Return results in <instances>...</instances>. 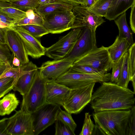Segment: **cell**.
I'll use <instances>...</instances> for the list:
<instances>
[{
    "mask_svg": "<svg viewBox=\"0 0 135 135\" xmlns=\"http://www.w3.org/2000/svg\"><path fill=\"white\" fill-rule=\"evenodd\" d=\"M8 118H4L1 119L0 120V123L4 121L7 119Z\"/></svg>",
    "mask_w": 135,
    "mask_h": 135,
    "instance_id": "cell-51",
    "label": "cell"
},
{
    "mask_svg": "<svg viewBox=\"0 0 135 135\" xmlns=\"http://www.w3.org/2000/svg\"><path fill=\"white\" fill-rule=\"evenodd\" d=\"M89 113H86L84 123L80 135H91L93 134L95 127L91 120Z\"/></svg>",
    "mask_w": 135,
    "mask_h": 135,
    "instance_id": "cell-34",
    "label": "cell"
},
{
    "mask_svg": "<svg viewBox=\"0 0 135 135\" xmlns=\"http://www.w3.org/2000/svg\"><path fill=\"white\" fill-rule=\"evenodd\" d=\"M12 64L15 66L18 67L19 66L21 63L19 60L16 56H14V58L12 61Z\"/></svg>",
    "mask_w": 135,
    "mask_h": 135,
    "instance_id": "cell-45",
    "label": "cell"
},
{
    "mask_svg": "<svg viewBox=\"0 0 135 135\" xmlns=\"http://www.w3.org/2000/svg\"><path fill=\"white\" fill-rule=\"evenodd\" d=\"M70 4L73 6L80 4L85 7V0H56Z\"/></svg>",
    "mask_w": 135,
    "mask_h": 135,
    "instance_id": "cell-41",
    "label": "cell"
},
{
    "mask_svg": "<svg viewBox=\"0 0 135 135\" xmlns=\"http://www.w3.org/2000/svg\"><path fill=\"white\" fill-rule=\"evenodd\" d=\"M131 8L130 24L132 31L134 33H135V4H134Z\"/></svg>",
    "mask_w": 135,
    "mask_h": 135,
    "instance_id": "cell-39",
    "label": "cell"
},
{
    "mask_svg": "<svg viewBox=\"0 0 135 135\" xmlns=\"http://www.w3.org/2000/svg\"><path fill=\"white\" fill-rule=\"evenodd\" d=\"M74 63L86 65L106 73L112 68V62L107 47H97L76 60Z\"/></svg>",
    "mask_w": 135,
    "mask_h": 135,
    "instance_id": "cell-7",
    "label": "cell"
},
{
    "mask_svg": "<svg viewBox=\"0 0 135 135\" xmlns=\"http://www.w3.org/2000/svg\"><path fill=\"white\" fill-rule=\"evenodd\" d=\"M11 27V26L3 22L0 20V28H3Z\"/></svg>",
    "mask_w": 135,
    "mask_h": 135,
    "instance_id": "cell-47",
    "label": "cell"
},
{
    "mask_svg": "<svg viewBox=\"0 0 135 135\" xmlns=\"http://www.w3.org/2000/svg\"><path fill=\"white\" fill-rule=\"evenodd\" d=\"M57 1L56 0H39V5H42L51 3Z\"/></svg>",
    "mask_w": 135,
    "mask_h": 135,
    "instance_id": "cell-44",
    "label": "cell"
},
{
    "mask_svg": "<svg viewBox=\"0 0 135 135\" xmlns=\"http://www.w3.org/2000/svg\"><path fill=\"white\" fill-rule=\"evenodd\" d=\"M95 83L71 89L62 106L65 110L71 114L80 112L90 103Z\"/></svg>",
    "mask_w": 135,
    "mask_h": 135,
    "instance_id": "cell-5",
    "label": "cell"
},
{
    "mask_svg": "<svg viewBox=\"0 0 135 135\" xmlns=\"http://www.w3.org/2000/svg\"><path fill=\"white\" fill-rule=\"evenodd\" d=\"M72 5L59 1L42 5H39L34 10L43 18L45 16L59 11H72Z\"/></svg>",
    "mask_w": 135,
    "mask_h": 135,
    "instance_id": "cell-20",
    "label": "cell"
},
{
    "mask_svg": "<svg viewBox=\"0 0 135 135\" xmlns=\"http://www.w3.org/2000/svg\"><path fill=\"white\" fill-rule=\"evenodd\" d=\"M18 33L26 49L28 55L37 59L45 55L46 48L36 38L21 26L12 27Z\"/></svg>",
    "mask_w": 135,
    "mask_h": 135,
    "instance_id": "cell-14",
    "label": "cell"
},
{
    "mask_svg": "<svg viewBox=\"0 0 135 135\" xmlns=\"http://www.w3.org/2000/svg\"><path fill=\"white\" fill-rule=\"evenodd\" d=\"M110 73L87 74L74 71L70 68L55 80L57 83L71 89L93 83H102L109 81Z\"/></svg>",
    "mask_w": 135,
    "mask_h": 135,
    "instance_id": "cell-4",
    "label": "cell"
},
{
    "mask_svg": "<svg viewBox=\"0 0 135 135\" xmlns=\"http://www.w3.org/2000/svg\"><path fill=\"white\" fill-rule=\"evenodd\" d=\"M47 80L41 76L38 68L31 86L22 96L21 108L32 114L46 103L45 85Z\"/></svg>",
    "mask_w": 135,
    "mask_h": 135,
    "instance_id": "cell-3",
    "label": "cell"
},
{
    "mask_svg": "<svg viewBox=\"0 0 135 135\" xmlns=\"http://www.w3.org/2000/svg\"><path fill=\"white\" fill-rule=\"evenodd\" d=\"M7 120L0 123V135H6V128Z\"/></svg>",
    "mask_w": 135,
    "mask_h": 135,
    "instance_id": "cell-43",
    "label": "cell"
},
{
    "mask_svg": "<svg viewBox=\"0 0 135 135\" xmlns=\"http://www.w3.org/2000/svg\"><path fill=\"white\" fill-rule=\"evenodd\" d=\"M12 55L11 51L7 44H0V60L5 63L10 60Z\"/></svg>",
    "mask_w": 135,
    "mask_h": 135,
    "instance_id": "cell-38",
    "label": "cell"
},
{
    "mask_svg": "<svg viewBox=\"0 0 135 135\" xmlns=\"http://www.w3.org/2000/svg\"><path fill=\"white\" fill-rule=\"evenodd\" d=\"M81 29L78 28L72 29L56 42L46 48L45 55L54 60L64 58L73 49Z\"/></svg>",
    "mask_w": 135,
    "mask_h": 135,
    "instance_id": "cell-9",
    "label": "cell"
},
{
    "mask_svg": "<svg viewBox=\"0 0 135 135\" xmlns=\"http://www.w3.org/2000/svg\"><path fill=\"white\" fill-rule=\"evenodd\" d=\"M0 11L13 20L15 23L26 16V12L11 6L1 7Z\"/></svg>",
    "mask_w": 135,
    "mask_h": 135,
    "instance_id": "cell-31",
    "label": "cell"
},
{
    "mask_svg": "<svg viewBox=\"0 0 135 135\" xmlns=\"http://www.w3.org/2000/svg\"><path fill=\"white\" fill-rule=\"evenodd\" d=\"M5 68L3 73L0 75V79L7 77H11L16 82L19 78L26 71V64L20 65L16 68H13L10 65V62L8 61L5 63Z\"/></svg>",
    "mask_w": 135,
    "mask_h": 135,
    "instance_id": "cell-23",
    "label": "cell"
},
{
    "mask_svg": "<svg viewBox=\"0 0 135 135\" xmlns=\"http://www.w3.org/2000/svg\"><path fill=\"white\" fill-rule=\"evenodd\" d=\"M11 6L22 10H33L39 5V0H18L11 2Z\"/></svg>",
    "mask_w": 135,
    "mask_h": 135,
    "instance_id": "cell-29",
    "label": "cell"
},
{
    "mask_svg": "<svg viewBox=\"0 0 135 135\" xmlns=\"http://www.w3.org/2000/svg\"><path fill=\"white\" fill-rule=\"evenodd\" d=\"M7 45L15 56L25 64L30 61L26 49L18 33L12 27L7 28L6 31Z\"/></svg>",
    "mask_w": 135,
    "mask_h": 135,
    "instance_id": "cell-16",
    "label": "cell"
},
{
    "mask_svg": "<svg viewBox=\"0 0 135 135\" xmlns=\"http://www.w3.org/2000/svg\"><path fill=\"white\" fill-rule=\"evenodd\" d=\"M6 68L5 65L3 66L0 69V75L3 73Z\"/></svg>",
    "mask_w": 135,
    "mask_h": 135,
    "instance_id": "cell-48",
    "label": "cell"
},
{
    "mask_svg": "<svg viewBox=\"0 0 135 135\" xmlns=\"http://www.w3.org/2000/svg\"><path fill=\"white\" fill-rule=\"evenodd\" d=\"M135 94L128 87L104 82L92 94L90 103L95 112L129 110L134 105Z\"/></svg>",
    "mask_w": 135,
    "mask_h": 135,
    "instance_id": "cell-1",
    "label": "cell"
},
{
    "mask_svg": "<svg viewBox=\"0 0 135 135\" xmlns=\"http://www.w3.org/2000/svg\"><path fill=\"white\" fill-rule=\"evenodd\" d=\"M44 19L41 16L32 10L27 11L26 16L15 23L14 26L34 25H43Z\"/></svg>",
    "mask_w": 135,
    "mask_h": 135,
    "instance_id": "cell-24",
    "label": "cell"
},
{
    "mask_svg": "<svg viewBox=\"0 0 135 135\" xmlns=\"http://www.w3.org/2000/svg\"><path fill=\"white\" fill-rule=\"evenodd\" d=\"M34 117L21 108L6 120V135H34Z\"/></svg>",
    "mask_w": 135,
    "mask_h": 135,
    "instance_id": "cell-6",
    "label": "cell"
},
{
    "mask_svg": "<svg viewBox=\"0 0 135 135\" xmlns=\"http://www.w3.org/2000/svg\"><path fill=\"white\" fill-rule=\"evenodd\" d=\"M7 28H0V44H7L6 31Z\"/></svg>",
    "mask_w": 135,
    "mask_h": 135,
    "instance_id": "cell-42",
    "label": "cell"
},
{
    "mask_svg": "<svg viewBox=\"0 0 135 135\" xmlns=\"http://www.w3.org/2000/svg\"><path fill=\"white\" fill-rule=\"evenodd\" d=\"M5 65V63L0 60V69Z\"/></svg>",
    "mask_w": 135,
    "mask_h": 135,
    "instance_id": "cell-49",
    "label": "cell"
},
{
    "mask_svg": "<svg viewBox=\"0 0 135 135\" xmlns=\"http://www.w3.org/2000/svg\"><path fill=\"white\" fill-rule=\"evenodd\" d=\"M18 0H0V1L7 2H11L16 1Z\"/></svg>",
    "mask_w": 135,
    "mask_h": 135,
    "instance_id": "cell-50",
    "label": "cell"
},
{
    "mask_svg": "<svg viewBox=\"0 0 135 135\" xmlns=\"http://www.w3.org/2000/svg\"><path fill=\"white\" fill-rule=\"evenodd\" d=\"M96 0H95V1Z\"/></svg>",
    "mask_w": 135,
    "mask_h": 135,
    "instance_id": "cell-52",
    "label": "cell"
},
{
    "mask_svg": "<svg viewBox=\"0 0 135 135\" xmlns=\"http://www.w3.org/2000/svg\"><path fill=\"white\" fill-rule=\"evenodd\" d=\"M75 60L64 58L44 62L38 69L41 76L47 80H55L71 68Z\"/></svg>",
    "mask_w": 135,
    "mask_h": 135,
    "instance_id": "cell-13",
    "label": "cell"
},
{
    "mask_svg": "<svg viewBox=\"0 0 135 135\" xmlns=\"http://www.w3.org/2000/svg\"><path fill=\"white\" fill-rule=\"evenodd\" d=\"M128 53L127 52L124 55L123 64L119 80L116 84L125 88H127L130 81V75L128 64Z\"/></svg>",
    "mask_w": 135,
    "mask_h": 135,
    "instance_id": "cell-25",
    "label": "cell"
},
{
    "mask_svg": "<svg viewBox=\"0 0 135 135\" xmlns=\"http://www.w3.org/2000/svg\"><path fill=\"white\" fill-rule=\"evenodd\" d=\"M0 20L3 22L12 27L14 26L15 21L6 14L0 11Z\"/></svg>",
    "mask_w": 135,
    "mask_h": 135,
    "instance_id": "cell-40",
    "label": "cell"
},
{
    "mask_svg": "<svg viewBox=\"0 0 135 135\" xmlns=\"http://www.w3.org/2000/svg\"><path fill=\"white\" fill-rule=\"evenodd\" d=\"M126 13L125 12L114 20L115 23L119 30L118 36L121 38L126 39L131 45L134 42L132 34L128 25L126 19Z\"/></svg>",
    "mask_w": 135,
    "mask_h": 135,
    "instance_id": "cell-22",
    "label": "cell"
},
{
    "mask_svg": "<svg viewBox=\"0 0 135 135\" xmlns=\"http://www.w3.org/2000/svg\"><path fill=\"white\" fill-rule=\"evenodd\" d=\"M135 4V0H112L105 18L114 20Z\"/></svg>",
    "mask_w": 135,
    "mask_h": 135,
    "instance_id": "cell-18",
    "label": "cell"
},
{
    "mask_svg": "<svg viewBox=\"0 0 135 135\" xmlns=\"http://www.w3.org/2000/svg\"><path fill=\"white\" fill-rule=\"evenodd\" d=\"M38 68L31 61L26 64V71L18 79L13 90L18 92L22 96L24 95L31 86Z\"/></svg>",
    "mask_w": 135,
    "mask_h": 135,
    "instance_id": "cell-17",
    "label": "cell"
},
{
    "mask_svg": "<svg viewBox=\"0 0 135 135\" xmlns=\"http://www.w3.org/2000/svg\"><path fill=\"white\" fill-rule=\"evenodd\" d=\"M60 106L46 103L32 113L34 119V135H37L54 123Z\"/></svg>",
    "mask_w": 135,
    "mask_h": 135,
    "instance_id": "cell-10",
    "label": "cell"
},
{
    "mask_svg": "<svg viewBox=\"0 0 135 135\" xmlns=\"http://www.w3.org/2000/svg\"><path fill=\"white\" fill-rule=\"evenodd\" d=\"M72 11L75 16L72 29L86 27L95 32L97 27L105 21L103 17L96 15L80 4L74 6Z\"/></svg>",
    "mask_w": 135,
    "mask_h": 135,
    "instance_id": "cell-12",
    "label": "cell"
},
{
    "mask_svg": "<svg viewBox=\"0 0 135 135\" xmlns=\"http://www.w3.org/2000/svg\"><path fill=\"white\" fill-rule=\"evenodd\" d=\"M123 56L117 62H112V72L111 74L110 82L117 84L118 82L123 61Z\"/></svg>",
    "mask_w": 135,
    "mask_h": 135,
    "instance_id": "cell-33",
    "label": "cell"
},
{
    "mask_svg": "<svg viewBox=\"0 0 135 135\" xmlns=\"http://www.w3.org/2000/svg\"><path fill=\"white\" fill-rule=\"evenodd\" d=\"M56 119L61 121L67 126L74 133L77 125L73 119L71 114L67 111L62 110L60 108L57 112Z\"/></svg>",
    "mask_w": 135,
    "mask_h": 135,
    "instance_id": "cell-27",
    "label": "cell"
},
{
    "mask_svg": "<svg viewBox=\"0 0 135 135\" xmlns=\"http://www.w3.org/2000/svg\"><path fill=\"white\" fill-rule=\"evenodd\" d=\"M43 26L49 33L59 34L72 29L75 19L72 11L56 12L46 15Z\"/></svg>",
    "mask_w": 135,
    "mask_h": 135,
    "instance_id": "cell-8",
    "label": "cell"
},
{
    "mask_svg": "<svg viewBox=\"0 0 135 135\" xmlns=\"http://www.w3.org/2000/svg\"><path fill=\"white\" fill-rule=\"evenodd\" d=\"M126 135H135V106L133 105L131 109Z\"/></svg>",
    "mask_w": 135,
    "mask_h": 135,
    "instance_id": "cell-36",
    "label": "cell"
},
{
    "mask_svg": "<svg viewBox=\"0 0 135 135\" xmlns=\"http://www.w3.org/2000/svg\"><path fill=\"white\" fill-rule=\"evenodd\" d=\"M81 28L73 49L64 58L72 59L75 61L97 47L95 32L86 27Z\"/></svg>",
    "mask_w": 135,
    "mask_h": 135,
    "instance_id": "cell-11",
    "label": "cell"
},
{
    "mask_svg": "<svg viewBox=\"0 0 135 135\" xmlns=\"http://www.w3.org/2000/svg\"><path fill=\"white\" fill-rule=\"evenodd\" d=\"M16 82L11 77L0 79V98L13 90Z\"/></svg>",
    "mask_w": 135,
    "mask_h": 135,
    "instance_id": "cell-32",
    "label": "cell"
},
{
    "mask_svg": "<svg viewBox=\"0 0 135 135\" xmlns=\"http://www.w3.org/2000/svg\"><path fill=\"white\" fill-rule=\"evenodd\" d=\"M70 69L75 71L84 74H92L102 73L97 70L90 66L74 63Z\"/></svg>",
    "mask_w": 135,
    "mask_h": 135,
    "instance_id": "cell-35",
    "label": "cell"
},
{
    "mask_svg": "<svg viewBox=\"0 0 135 135\" xmlns=\"http://www.w3.org/2000/svg\"><path fill=\"white\" fill-rule=\"evenodd\" d=\"M55 135H75L66 125L56 119L55 122Z\"/></svg>",
    "mask_w": 135,
    "mask_h": 135,
    "instance_id": "cell-37",
    "label": "cell"
},
{
    "mask_svg": "<svg viewBox=\"0 0 135 135\" xmlns=\"http://www.w3.org/2000/svg\"><path fill=\"white\" fill-rule=\"evenodd\" d=\"M112 0H96L88 9L98 16L105 17Z\"/></svg>",
    "mask_w": 135,
    "mask_h": 135,
    "instance_id": "cell-26",
    "label": "cell"
},
{
    "mask_svg": "<svg viewBox=\"0 0 135 135\" xmlns=\"http://www.w3.org/2000/svg\"><path fill=\"white\" fill-rule=\"evenodd\" d=\"M20 26L23 28L32 36L38 39L49 33L48 30L43 25H28Z\"/></svg>",
    "mask_w": 135,
    "mask_h": 135,
    "instance_id": "cell-30",
    "label": "cell"
},
{
    "mask_svg": "<svg viewBox=\"0 0 135 135\" xmlns=\"http://www.w3.org/2000/svg\"><path fill=\"white\" fill-rule=\"evenodd\" d=\"M128 52L130 81L132 82L133 89V91L135 93V44L134 42L131 45Z\"/></svg>",
    "mask_w": 135,
    "mask_h": 135,
    "instance_id": "cell-28",
    "label": "cell"
},
{
    "mask_svg": "<svg viewBox=\"0 0 135 135\" xmlns=\"http://www.w3.org/2000/svg\"><path fill=\"white\" fill-rule=\"evenodd\" d=\"M131 46L126 39L118 35L113 43L107 47L112 62L118 61L128 51Z\"/></svg>",
    "mask_w": 135,
    "mask_h": 135,
    "instance_id": "cell-19",
    "label": "cell"
},
{
    "mask_svg": "<svg viewBox=\"0 0 135 135\" xmlns=\"http://www.w3.org/2000/svg\"><path fill=\"white\" fill-rule=\"evenodd\" d=\"M131 112L130 109L95 112L93 114L95 123L94 130L103 135H126Z\"/></svg>",
    "mask_w": 135,
    "mask_h": 135,
    "instance_id": "cell-2",
    "label": "cell"
},
{
    "mask_svg": "<svg viewBox=\"0 0 135 135\" xmlns=\"http://www.w3.org/2000/svg\"><path fill=\"white\" fill-rule=\"evenodd\" d=\"M70 90L64 85L57 83L55 80H47L45 85L46 103L62 106Z\"/></svg>",
    "mask_w": 135,
    "mask_h": 135,
    "instance_id": "cell-15",
    "label": "cell"
},
{
    "mask_svg": "<svg viewBox=\"0 0 135 135\" xmlns=\"http://www.w3.org/2000/svg\"><path fill=\"white\" fill-rule=\"evenodd\" d=\"M19 103L15 94L9 93L0 100V115L10 114L15 110Z\"/></svg>",
    "mask_w": 135,
    "mask_h": 135,
    "instance_id": "cell-21",
    "label": "cell"
},
{
    "mask_svg": "<svg viewBox=\"0 0 135 135\" xmlns=\"http://www.w3.org/2000/svg\"><path fill=\"white\" fill-rule=\"evenodd\" d=\"M85 7L88 8L94 3L95 0H85Z\"/></svg>",
    "mask_w": 135,
    "mask_h": 135,
    "instance_id": "cell-46",
    "label": "cell"
}]
</instances>
